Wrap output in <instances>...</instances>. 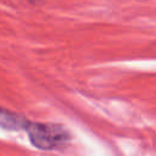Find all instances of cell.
I'll list each match as a JSON object with an SVG mask.
<instances>
[{
  "label": "cell",
  "instance_id": "6da1fadb",
  "mask_svg": "<svg viewBox=\"0 0 156 156\" xmlns=\"http://www.w3.org/2000/svg\"><path fill=\"white\" fill-rule=\"evenodd\" d=\"M30 143L41 150H52L61 147L69 140L68 132L55 123H32L26 127Z\"/></svg>",
  "mask_w": 156,
  "mask_h": 156
},
{
  "label": "cell",
  "instance_id": "7a4b0ae2",
  "mask_svg": "<svg viewBox=\"0 0 156 156\" xmlns=\"http://www.w3.org/2000/svg\"><path fill=\"white\" fill-rule=\"evenodd\" d=\"M28 123L29 121H27L23 116L6 108H0V128L7 130H20L26 129Z\"/></svg>",
  "mask_w": 156,
  "mask_h": 156
},
{
  "label": "cell",
  "instance_id": "3957f363",
  "mask_svg": "<svg viewBox=\"0 0 156 156\" xmlns=\"http://www.w3.org/2000/svg\"><path fill=\"white\" fill-rule=\"evenodd\" d=\"M28 1H30V2H38L39 0H28Z\"/></svg>",
  "mask_w": 156,
  "mask_h": 156
}]
</instances>
